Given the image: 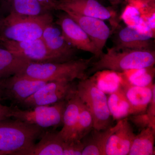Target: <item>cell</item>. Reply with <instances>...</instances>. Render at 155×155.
<instances>
[{
    "label": "cell",
    "instance_id": "1",
    "mask_svg": "<svg viewBox=\"0 0 155 155\" xmlns=\"http://www.w3.org/2000/svg\"><path fill=\"white\" fill-rule=\"evenodd\" d=\"M95 62H92L87 75L101 71H111L124 72L154 67L155 52L153 49H117L114 47L108 48L103 53Z\"/></svg>",
    "mask_w": 155,
    "mask_h": 155
},
{
    "label": "cell",
    "instance_id": "2",
    "mask_svg": "<svg viewBox=\"0 0 155 155\" xmlns=\"http://www.w3.org/2000/svg\"><path fill=\"white\" fill-rule=\"evenodd\" d=\"M94 58V56L88 59H75L63 63L31 62L16 75L48 82L81 80L87 77V72Z\"/></svg>",
    "mask_w": 155,
    "mask_h": 155
},
{
    "label": "cell",
    "instance_id": "3",
    "mask_svg": "<svg viewBox=\"0 0 155 155\" xmlns=\"http://www.w3.org/2000/svg\"><path fill=\"white\" fill-rule=\"evenodd\" d=\"M45 131L38 125L17 119L0 121V155H22Z\"/></svg>",
    "mask_w": 155,
    "mask_h": 155
},
{
    "label": "cell",
    "instance_id": "4",
    "mask_svg": "<svg viewBox=\"0 0 155 155\" xmlns=\"http://www.w3.org/2000/svg\"><path fill=\"white\" fill-rule=\"evenodd\" d=\"M52 22L50 12L39 15L11 13L0 20V37L17 41L33 40L41 38L45 28Z\"/></svg>",
    "mask_w": 155,
    "mask_h": 155
},
{
    "label": "cell",
    "instance_id": "5",
    "mask_svg": "<svg viewBox=\"0 0 155 155\" xmlns=\"http://www.w3.org/2000/svg\"><path fill=\"white\" fill-rule=\"evenodd\" d=\"M76 93L90 111L94 129L104 130L110 127L107 97L99 87L94 76L79 80L76 84Z\"/></svg>",
    "mask_w": 155,
    "mask_h": 155
},
{
    "label": "cell",
    "instance_id": "6",
    "mask_svg": "<svg viewBox=\"0 0 155 155\" xmlns=\"http://www.w3.org/2000/svg\"><path fill=\"white\" fill-rule=\"evenodd\" d=\"M67 101H62L51 105L37 106L31 110H22L17 106H13L10 116L11 118L44 128L57 127L63 124Z\"/></svg>",
    "mask_w": 155,
    "mask_h": 155
},
{
    "label": "cell",
    "instance_id": "7",
    "mask_svg": "<svg viewBox=\"0 0 155 155\" xmlns=\"http://www.w3.org/2000/svg\"><path fill=\"white\" fill-rule=\"evenodd\" d=\"M68 81H49L19 105L32 109L40 106L54 104L68 101L76 91V84Z\"/></svg>",
    "mask_w": 155,
    "mask_h": 155
},
{
    "label": "cell",
    "instance_id": "8",
    "mask_svg": "<svg viewBox=\"0 0 155 155\" xmlns=\"http://www.w3.org/2000/svg\"><path fill=\"white\" fill-rule=\"evenodd\" d=\"M47 82L15 75L0 80V94L2 100L19 105Z\"/></svg>",
    "mask_w": 155,
    "mask_h": 155
},
{
    "label": "cell",
    "instance_id": "9",
    "mask_svg": "<svg viewBox=\"0 0 155 155\" xmlns=\"http://www.w3.org/2000/svg\"><path fill=\"white\" fill-rule=\"evenodd\" d=\"M54 10L70 11L87 17L109 20L113 27L118 26L116 12L97 0H54Z\"/></svg>",
    "mask_w": 155,
    "mask_h": 155
},
{
    "label": "cell",
    "instance_id": "10",
    "mask_svg": "<svg viewBox=\"0 0 155 155\" xmlns=\"http://www.w3.org/2000/svg\"><path fill=\"white\" fill-rule=\"evenodd\" d=\"M4 48L34 63H63L47 47L41 38L28 41L5 40Z\"/></svg>",
    "mask_w": 155,
    "mask_h": 155
},
{
    "label": "cell",
    "instance_id": "11",
    "mask_svg": "<svg viewBox=\"0 0 155 155\" xmlns=\"http://www.w3.org/2000/svg\"><path fill=\"white\" fill-rule=\"evenodd\" d=\"M56 23L61 28L65 40L73 48L91 53L97 59L101 56L85 31L68 14L66 13L61 14Z\"/></svg>",
    "mask_w": 155,
    "mask_h": 155
},
{
    "label": "cell",
    "instance_id": "12",
    "mask_svg": "<svg viewBox=\"0 0 155 155\" xmlns=\"http://www.w3.org/2000/svg\"><path fill=\"white\" fill-rule=\"evenodd\" d=\"M64 12L74 19L85 31L101 54L111 32L104 20L83 16L72 11Z\"/></svg>",
    "mask_w": 155,
    "mask_h": 155
},
{
    "label": "cell",
    "instance_id": "13",
    "mask_svg": "<svg viewBox=\"0 0 155 155\" xmlns=\"http://www.w3.org/2000/svg\"><path fill=\"white\" fill-rule=\"evenodd\" d=\"M108 138L105 155H128L136 134L128 118L119 119Z\"/></svg>",
    "mask_w": 155,
    "mask_h": 155
},
{
    "label": "cell",
    "instance_id": "14",
    "mask_svg": "<svg viewBox=\"0 0 155 155\" xmlns=\"http://www.w3.org/2000/svg\"><path fill=\"white\" fill-rule=\"evenodd\" d=\"M48 48L57 56L61 62L75 59V48L65 40L61 29L52 23L45 28L42 35Z\"/></svg>",
    "mask_w": 155,
    "mask_h": 155
},
{
    "label": "cell",
    "instance_id": "15",
    "mask_svg": "<svg viewBox=\"0 0 155 155\" xmlns=\"http://www.w3.org/2000/svg\"><path fill=\"white\" fill-rule=\"evenodd\" d=\"M153 38L135 27L126 25L118 28L114 36V47L117 49H152Z\"/></svg>",
    "mask_w": 155,
    "mask_h": 155
},
{
    "label": "cell",
    "instance_id": "16",
    "mask_svg": "<svg viewBox=\"0 0 155 155\" xmlns=\"http://www.w3.org/2000/svg\"><path fill=\"white\" fill-rule=\"evenodd\" d=\"M125 81L121 87L130 104V115L145 113L152 97L155 84L142 87L133 85Z\"/></svg>",
    "mask_w": 155,
    "mask_h": 155
},
{
    "label": "cell",
    "instance_id": "17",
    "mask_svg": "<svg viewBox=\"0 0 155 155\" xmlns=\"http://www.w3.org/2000/svg\"><path fill=\"white\" fill-rule=\"evenodd\" d=\"M81 103L76 91L67 101L63 116V127L58 132L65 142L73 140Z\"/></svg>",
    "mask_w": 155,
    "mask_h": 155
},
{
    "label": "cell",
    "instance_id": "18",
    "mask_svg": "<svg viewBox=\"0 0 155 155\" xmlns=\"http://www.w3.org/2000/svg\"><path fill=\"white\" fill-rule=\"evenodd\" d=\"M40 141L22 155H63L65 142L58 132L45 131Z\"/></svg>",
    "mask_w": 155,
    "mask_h": 155
},
{
    "label": "cell",
    "instance_id": "19",
    "mask_svg": "<svg viewBox=\"0 0 155 155\" xmlns=\"http://www.w3.org/2000/svg\"><path fill=\"white\" fill-rule=\"evenodd\" d=\"M30 63L26 58L0 47V80L18 74Z\"/></svg>",
    "mask_w": 155,
    "mask_h": 155
},
{
    "label": "cell",
    "instance_id": "20",
    "mask_svg": "<svg viewBox=\"0 0 155 155\" xmlns=\"http://www.w3.org/2000/svg\"><path fill=\"white\" fill-rule=\"evenodd\" d=\"M116 128V125L104 130H97L93 128L82 139L84 147L81 155H105V147L108 138Z\"/></svg>",
    "mask_w": 155,
    "mask_h": 155
},
{
    "label": "cell",
    "instance_id": "21",
    "mask_svg": "<svg viewBox=\"0 0 155 155\" xmlns=\"http://www.w3.org/2000/svg\"><path fill=\"white\" fill-rule=\"evenodd\" d=\"M0 5L8 14L39 15L50 12L37 0H0Z\"/></svg>",
    "mask_w": 155,
    "mask_h": 155
},
{
    "label": "cell",
    "instance_id": "22",
    "mask_svg": "<svg viewBox=\"0 0 155 155\" xmlns=\"http://www.w3.org/2000/svg\"><path fill=\"white\" fill-rule=\"evenodd\" d=\"M155 129L150 127L142 128L136 135L128 155H155Z\"/></svg>",
    "mask_w": 155,
    "mask_h": 155
},
{
    "label": "cell",
    "instance_id": "23",
    "mask_svg": "<svg viewBox=\"0 0 155 155\" xmlns=\"http://www.w3.org/2000/svg\"><path fill=\"white\" fill-rule=\"evenodd\" d=\"M108 104L111 116L115 119H121L130 116V106L122 87L110 96Z\"/></svg>",
    "mask_w": 155,
    "mask_h": 155
},
{
    "label": "cell",
    "instance_id": "24",
    "mask_svg": "<svg viewBox=\"0 0 155 155\" xmlns=\"http://www.w3.org/2000/svg\"><path fill=\"white\" fill-rule=\"evenodd\" d=\"M93 128V119L91 113L86 105L82 101L77 125L72 141L82 140L90 133Z\"/></svg>",
    "mask_w": 155,
    "mask_h": 155
},
{
    "label": "cell",
    "instance_id": "25",
    "mask_svg": "<svg viewBox=\"0 0 155 155\" xmlns=\"http://www.w3.org/2000/svg\"><path fill=\"white\" fill-rule=\"evenodd\" d=\"M135 72L127 77L125 75L124 80L133 85L138 86H147L153 84L155 75L154 67H150L134 70Z\"/></svg>",
    "mask_w": 155,
    "mask_h": 155
},
{
    "label": "cell",
    "instance_id": "26",
    "mask_svg": "<svg viewBox=\"0 0 155 155\" xmlns=\"http://www.w3.org/2000/svg\"><path fill=\"white\" fill-rule=\"evenodd\" d=\"M128 119L136 126L140 127L142 129L150 127L155 129V121L151 119L146 112L143 114L132 115L128 118Z\"/></svg>",
    "mask_w": 155,
    "mask_h": 155
},
{
    "label": "cell",
    "instance_id": "27",
    "mask_svg": "<svg viewBox=\"0 0 155 155\" xmlns=\"http://www.w3.org/2000/svg\"><path fill=\"white\" fill-rule=\"evenodd\" d=\"M84 147L82 140L64 142L63 155H81Z\"/></svg>",
    "mask_w": 155,
    "mask_h": 155
},
{
    "label": "cell",
    "instance_id": "28",
    "mask_svg": "<svg viewBox=\"0 0 155 155\" xmlns=\"http://www.w3.org/2000/svg\"><path fill=\"white\" fill-rule=\"evenodd\" d=\"M13 106L8 107L0 104V121L11 118L10 115Z\"/></svg>",
    "mask_w": 155,
    "mask_h": 155
},
{
    "label": "cell",
    "instance_id": "29",
    "mask_svg": "<svg viewBox=\"0 0 155 155\" xmlns=\"http://www.w3.org/2000/svg\"><path fill=\"white\" fill-rule=\"evenodd\" d=\"M41 4L49 11L54 10V0H37Z\"/></svg>",
    "mask_w": 155,
    "mask_h": 155
},
{
    "label": "cell",
    "instance_id": "30",
    "mask_svg": "<svg viewBox=\"0 0 155 155\" xmlns=\"http://www.w3.org/2000/svg\"><path fill=\"white\" fill-rule=\"evenodd\" d=\"M107 1L112 5L117 6L123 3L125 0H107Z\"/></svg>",
    "mask_w": 155,
    "mask_h": 155
},
{
    "label": "cell",
    "instance_id": "31",
    "mask_svg": "<svg viewBox=\"0 0 155 155\" xmlns=\"http://www.w3.org/2000/svg\"><path fill=\"white\" fill-rule=\"evenodd\" d=\"M4 40H5L3 39L2 38L0 37V43H1V42H2L4 41Z\"/></svg>",
    "mask_w": 155,
    "mask_h": 155
},
{
    "label": "cell",
    "instance_id": "32",
    "mask_svg": "<svg viewBox=\"0 0 155 155\" xmlns=\"http://www.w3.org/2000/svg\"><path fill=\"white\" fill-rule=\"evenodd\" d=\"M2 100V96H1V94H0V101H1Z\"/></svg>",
    "mask_w": 155,
    "mask_h": 155
},
{
    "label": "cell",
    "instance_id": "33",
    "mask_svg": "<svg viewBox=\"0 0 155 155\" xmlns=\"http://www.w3.org/2000/svg\"><path fill=\"white\" fill-rule=\"evenodd\" d=\"M1 19H2V18H0V20H1Z\"/></svg>",
    "mask_w": 155,
    "mask_h": 155
},
{
    "label": "cell",
    "instance_id": "34",
    "mask_svg": "<svg viewBox=\"0 0 155 155\" xmlns=\"http://www.w3.org/2000/svg\"></svg>",
    "mask_w": 155,
    "mask_h": 155
}]
</instances>
